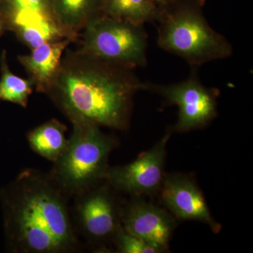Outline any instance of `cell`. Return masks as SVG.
<instances>
[{
	"instance_id": "3",
	"label": "cell",
	"mask_w": 253,
	"mask_h": 253,
	"mask_svg": "<svg viewBox=\"0 0 253 253\" xmlns=\"http://www.w3.org/2000/svg\"><path fill=\"white\" fill-rule=\"evenodd\" d=\"M205 0H173L161 6L156 23L161 49L185 60L191 68L230 57L233 46L205 17Z\"/></svg>"
},
{
	"instance_id": "6",
	"label": "cell",
	"mask_w": 253,
	"mask_h": 253,
	"mask_svg": "<svg viewBox=\"0 0 253 253\" xmlns=\"http://www.w3.org/2000/svg\"><path fill=\"white\" fill-rule=\"evenodd\" d=\"M103 181L74 196L71 217L78 236L96 253H109L121 224L123 201Z\"/></svg>"
},
{
	"instance_id": "2",
	"label": "cell",
	"mask_w": 253,
	"mask_h": 253,
	"mask_svg": "<svg viewBox=\"0 0 253 253\" xmlns=\"http://www.w3.org/2000/svg\"><path fill=\"white\" fill-rule=\"evenodd\" d=\"M46 95L71 122L91 121L125 131L130 126L134 96L144 83L134 69L66 49Z\"/></svg>"
},
{
	"instance_id": "9",
	"label": "cell",
	"mask_w": 253,
	"mask_h": 253,
	"mask_svg": "<svg viewBox=\"0 0 253 253\" xmlns=\"http://www.w3.org/2000/svg\"><path fill=\"white\" fill-rule=\"evenodd\" d=\"M3 18L20 41L31 49L66 38L53 0H1Z\"/></svg>"
},
{
	"instance_id": "14",
	"label": "cell",
	"mask_w": 253,
	"mask_h": 253,
	"mask_svg": "<svg viewBox=\"0 0 253 253\" xmlns=\"http://www.w3.org/2000/svg\"><path fill=\"white\" fill-rule=\"evenodd\" d=\"M66 131V125L53 118L28 131V144L36 154L54 163L67 147Z\"/></svg>"
},
{
	"instance_id": "12",
	"label": "cell",
	"mask_w": 253,
	"mask_h": 253,
	"mask_svg": "<svg viewBox=\"0 0 253 253\" xmlns=\"http://www.w3.org/2000/svg\"><path fill=\"white\" fill-rule=\"evenodd\" d=\"M73 42L70 38L46 42L18 57L37 91L46 94L61 66L63 54Z\"/></svg>"
},
{
	"instance_id": "19",
	"label": "cell",
	"mask_w": 253,
	"mask_h": 253,
	"mask_svg": "<svg viewBox=\"0 0 253 253\" xmlns=\"http://www.w3.org/2000/svg\"><path fill=\"white\" fill-rule=\"evenodd\" d=\"M4 19L3 18L2 14H1V11H0V33L2 31L3 28H4Z\"/></svg>"
},
{
	"instance_id": "8",
	"label": "cell",
	"mask_w": 253,
	"mask_h": 253,
	"mask_svg": "<svg viewBox=\"0 0 253 253\" xmlns=\"http://www.w3.org/2000/svg\"><path fill=\"white\" fill-rule=\"evenodd\" d=\"M172 132L167 131L151 149L132 162L124 166H109L104 181L118 194L130 196L159 194L166 175L167 145Z\"/></svg>"
},
{
	"instance_id": "4",
	"label": "cell",
	"mask_w": 253,
	"mask_h": 253,
	"mask_svg": "<svg viewBox=\"0 0 253 253\" xmlns=\"http://www.w3.org/2000/svg\"><path fill=\"white\" fill-rule=\"evenodd\" d=\"M71 123L73 131L66 151L49 172L70 199L104 181L110 154L118 145L114 136L91 121Z\"/></svg>"
},
{
	"instance_id": "10",
	"label": "cell",
	"mask_w": 253,
	"mask_h": 253,
	"mask_svg": "<svg viewBox=\"0 0 253 253\" xmlns=\"http://www.w3.org/2000/svg\"><path fill=\"white\" fill-rule=\"evenodd\" d=\"M158 194L164 207L175 219L200 221L215 234L220 231L221 226L213 218L194 178L179 173H166Z\"/></svg>"
},
{
	"instance_id": "1",
	"label": "cell",
	"mask_w": 253,
	"mask_h": 253,
	"mask_svg": "<svg viewBox=\"0 0 253 253\" xmlns=\"http://www.w3.org/2000/svg\"><path fill=\"white\" fill-rule=\"evenodd\" d=\"M6 245L13 253H75L82 250L70 198L49 173L25 168L3 188Z\"/></svg>"
},
{
	"instance_id": "17",
	"label": "cell",
	"mask_w": 253,
	"mask_h": 253,
	"mask_svg": "<svg viewBox=\"0 0 253 253\" xmlns=\"http://www.w3.org/2000/svg\"><path fill=\"white\" fill-rule=\"evenodd\" d=\"M115 252L118 253H161L144 239L126 230L123 226L119 228L113 241Z\"/></svg>"
},
{
	"instance_id": "18",
	"label": "cell",
	"mask_w": 253,
	"mask_h": 253,
	"mask_svg": "<svg viewBox=\"0 0 253 253\" xmlns=\"http://www.w3.org/2000/svg\"><path fill=\"white\" fill-rule=\"evenodd\" d=\"M154 1L160 6H163L168 4V3L171 2L173 0H154Z\"/></svg>"
},
{
	"instance_id": "15",
	"label": "cell",
	"mask_w": 253,
	"mask_h": 253,
	"mask_svg": "<svg viewBox=\"0 0 253 253\" xmlns=\"http://www.w3.org/2000/svg\"><path fill=\"white\" fill-rule=\"evenodd\" d=\"M161 10L154 0H100L101 14L134 26L156 23Z\"/></svg>"
},
{
	"instance_id": "11",
	"label": "cell",
	"mask_w": 253,
	"mask_h": 253,
	"mask_svg": "<svg viewBox=\"0 0 253 253\" xmlns=\"http://www.w3.org/2000/svg\"><path fill=\"white\" fill-rule=\"evenodd\" d=\"M121 224L162 253L169 251L175 227V218L167 210L147 202L141 196H131L123 202Z\"/></svg>"
},
{
	"instance_id": "16",
	"label": "cell",
	"mask_w": 253,
	"mask_h": 253,
	"mask_svg": "<svg viewBox=\"0 0 253 253\" xmlns=\"http://www.w3.org/2000/svg\"><path fill=\"white\" fill-rule=\"evenodd\" d=\"M2 73L0 80V101H9L27 108L29 96L33 92V83L29 79L18 77L10 71L5 54L2 56Z\"/></svg>"
},
{
	"instance_id": "5",
	"label": "cell",
	"mask_w": 253,
	"mask_h": 253,
	"mask_svg": "<svg viewBox=\"0 0 253 253\" xmlns=\"http://www.w3.org/2000/svg\"><path fill=\"white\" fill-rule=\"evenodd\" d=\"M79 50L91 57L135 69L147 65L148 36L134 26L99 13L82 31Z\"/></svg>"
},
{
	"instance_id": "7",
	"label": "cell",
	"mask_w": 253,
	"mask_h": 253,
	"mask_svg": "<svg viewBox=\"0 0 253 253\" xmlns=\"http://www.w3.org/2000/svg\"><path fill=\"white\" fill-rule=\"evenodd\" d=\"M197 69L191 68L189 77L179 83L163 84L146 82L143 84L142 91L158 94L166 104L177 106L178 118L172 131L185 133L202 129L217 117L219 91L205 86Z\"/></svg>"
},
{
	"instance_id": "13",
	"label": "cell",
	"mask_w": 253,
	"mask_h": 253,
	"mask_svg": "<svg viewBox=\"0 0 253 253\" xmlns=\"http://www.w3.org/2000/svg\"><path fill=\"white\" fill-rule=\"evenodd\" d=\"M60 27L66 38L77 41L86 25L100 13V0H53Z\"/></svg>"
}]
</instances>
